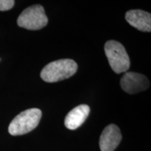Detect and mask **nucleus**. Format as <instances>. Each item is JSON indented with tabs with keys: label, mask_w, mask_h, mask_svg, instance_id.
<instances>
[{
	"label": "nucleus",
	"mask_w": 151,
	"mask_h": 151,
	"mask_svg": "<svg viewBox=\"0 0 151 151\" xmlns=\"http://www.w3.org/2000/svg\"><path fill=\"white\" fill-rule=\"evenodd\" d=\"M90 111L89 106L79 105L73 109L66 116L65 125L69 129H76L86 121Z\"/></svg>",
	"instance_id": "8"
},
{
	"label": "nucleus",
	"mask_w": 151,
	"mask_h": 151,
	"mask_svg": "<svg viewBox=\"0 0 151 151\" xmlns=\"http://www.w3.org/2000/svg\"><path fill=\"white\" fill-rule=\"evenodd\" d=\"M15 1L14 0H0V11H9L13 8Z\"/></svg>",
	"instance_id": "9"
},
{
	"label": "nucleus",
	"mask_w": 151,
	"mask_h": 151,
	"mask_svg": "<svg viewBox=\"0 0 151 151\" xmlns=\"http://www.w3.org/2000/svg\"><path fill=\"white\" fill-rule=\"evenodd\" d=\"M44 9L41 5H34L25 9L19 16L17 23L20 27L29 30H39L48 24Z\"/></svg>",
	"instance_id": "4"
},
{
	"label": "nucleus",
	"mask_w": 151,
	"mask_h": 151,
	"mask_svg": "<svg viewBox=\"0 0 151 151\" xmlns=\"http://www.w3.org/2000/svg\"><path fill=\"white\" fill-rule=\"evenodd\" d=\"M128 23L141 32H150L151 15L142 10H130L125 14Z\"/></svg>",
	"instance_id": "7"
},
{
	"label": "nucleus",
	"mask_w": 151,
	"mask_h": 151,
	"mask_svg": "<svg viewBox=\"0 0 151 151\" xmlns=\"http://www.w3.org/2000/svg\"><path fill=\"white\" fill-rule=\"evenodd\" d=\"M78 65L70 59H62L45 66L41 71V78L45 82L55 83L70 78L76 72Z\"/></svg>",
	"instance_id": "1"
},
{
	"label": "nucleus",
	"mask_w": 151,
	"mask_h": 151,
	"mask_svg": "<svg viewBox=\"0 0 151 151\" xmlns=\"http://www.w3.org/2000/svg\"><path fill=\"white\" fill-rule=\"evenodd\" d=\"M122 140L120 130L116 124H109L103 130L99 139L101 151H113Z\"/></svg>",
	"instance_id": "6"
},
{
	"label": "nucleus",
	"mask_w": 151,
	"mask_h": 151,
	"mask_svg": "<svg viewBox=\"0 0 151 151\" xmlns=\"http://www.w3.org/2000/svg\"><path fill=\"white\" fill-rule=\"evenodd\" d=\"M104 50L111 69L116 73L126 72L130 67L129 55L124 47L116 41H108L105 43Z\"/></svg>",
	"instance_id": "3"
},
{
	"label": "nucleus",
	"mask_w": 151,
	"mask_h": 151,
	"mask_svg": "<svg viewBox=\"0 0 151 151\" xmlns=\"http://www.w3.org/2000/svg\"><path fill=\"white\" fill-rule=\"evenodd\" d=\"M42 113L39 109H29L19 113L13 119L9 126L11 135L25 134L35 129L39 124Z\"/></svg>",
	"instance_id": "2"
},
{
	"label": "nucleus",
	"mask_w": 151,
	"mask_h": 151,
	"mask_svg": "<svg viewBox=\"0 0 151 151\" xmlns=\"http://www.w3.org/2000/svg\"><path fill=\"white\" fill-rule=\"evenodd\" d=\"M122 89L128 94L139 93L149 88V81L144 75L135 72H126L120 79Z\"/></svg>",
	"instance_id": "5"
}]
</instances>
